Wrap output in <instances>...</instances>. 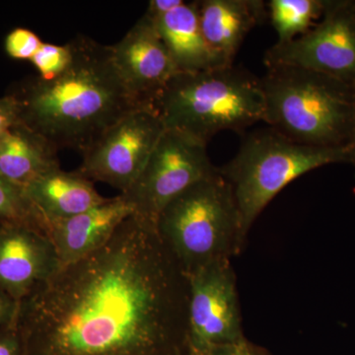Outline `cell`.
<instances>
[{"instance_id":"1","label":"cell","mask_w":355,"mask_h":355,"mask_svg":"<svg viewBox=\"0 0 355 355\" xmlns=\"http://www.w3.org/2000/svg\"><path fill=\"white\" fill-rule=\"evenodd\" d=\"M188 302L186 273L157 226L133 214L22 299L16 328L26 355H153L186 343Z\"/></svg>"},{"instance_id":"27","label":"cell","mask_w":355,"mask_h":355,"mask_svg":"<svg viewBox=\"0 0 355 355\" xmlns=\"http://www.w3.org/2000/svg\"><path fill=\"white\" fill-rule=\"evenodd\" d=\"M347 147L349 149L350 157H352V165L355 166V114L352 132H350L349 140L347 142Z\"/></svg>"},{"instance_id":"4","label":"cell","mask_w":355,"mask_h":355,"mask_svg":"<svg viewBox=\"0 0 355 355\" xmlns=\"http://www.w3.org/2000/svg\"><path fill=\"white\" fill-rule=\"evenodd\" d=\"M261 81L263 121L272 130L305 146H347L354 120V89L289 65L266 67Z\"/></svg>"},{"instance_id":"19","label":"cell","mask_w":355,"mask_h":355,"mask_svg":"<svg viewBox=\"0 0 355 355\" xmlns=\"http://www.w3.org/2000/svg\"><path fill=\"white\" fill-rule=\"evenodd\" d=\"M0 223L23 224L46 233V222L25 191L0 175Z\"/></svg>"},{"instance_id":"9","label":"cell","mask_w":355,"mask_h":355,"mask_svg":"<svg viewBox=\"0 0 355 355\" xmlns=\"http://www.w3.org/2000/svg\"><path fill=\"white\" fill-rule=\"evenodd\" d=\"M266 67L313 70L355 90V1L327 0L321 19L297 39L266 51Z\"/></svg>"},{"instance_id":"10","label":"cell","mask_w":355,"mask_h":355,"mask_svg":"<svg viewBox=\"0 0 355 355\" xmlns=\"http://www.w3.org/2000/svg\"><path fill=\"white\" fill-rule=\"evenodd\" d=\"M165 130L154 107L135 110L84 151L77 170L92 182L125 193L137 181Z\"/></svg>"},{"instance_id":"7","label":"cell","mask_w":355,"mask_h":355,"mask_svg":"<svg viewBox=\"0 0 355 355\" xmlns=\"http://www.w3.org/2000/svg\"><path fill=\"white\" fill-rule=\"evenodd\" d=\"M207 146L166 128L137 181L121 195L132 203L135 214L157 224L161 212L174 198L218 172Z\"/></svg>"},{"instance_id":"18","label":"cell","mask_w":355,"mask_h":355,"mask_svg":"<svg viewBox=\"0 0 355 355\" xmlns=\"http://www.w3.org/2000/svg\"><path fill=\"white\" fill-rule=\"evenodd\" d=\"M327 0H270L268 18L277 34V43L297 39L321 19Z\"/></svg>"},{"instance_id":"21","label":"cell","mask_w":355,"mask_h":355,"mask_svg":"<svg viewBox=\"0 0 355 355\" xmlns=\"http://www.w3.org/2000/svg\"><path fill=\"white\" fill-rule=\"evenodd\" d=\"M43 43L38 35L31 30L15 28L7 35L4 48L7 55L13 60L31 62Z\"/></svg>"},{"instance_id":"20","label":"cell","mask_w":355,"mask_h":355,"mask_svg":"<svg viewBox=\"0 0 355 355\" xmlns=\"http://www.w3.org/2000/svg\"><path fill=\"white\" fill-rule=\"evenodd\" d=\"M73 58V46L71 42L64 46L43 43L31 62L38 71L40 78L51 80L62 74Z\"/></svg>"},{"instance_id":"5","label":"cell","mask_w":355,"mask_h":355,"mask_svg":"<svg viewBox=\"0 0 355 355\" xmlns=\"http://www.w3.org/2000/svg\"><path fill=\"white\" fill-rule=\"evenodd\" d=\"M159 234L184 273L239 254L247 238L232 189L220 171L191 184L158 217Z\"/></svg>"},{"instance_id":"15","label":"cell","mask_w":355,"mask_h":355,"mask_svg":"<svg viewBox=\"0 0 355 355\" xmlns=\"http://www.w3.org/2000/svg\"><path fill=\"white\" fill-rule=\"evenodd\" d=\"M25 193L44 217L46 226L49 222L76 216L108 200L98 193L94 182L78 170L65 172L60 168L35 180Z\"/></svg>"},{"instance_id":"26","label":"cell","mask_w":355,"mask_h":355,"mask_svg":"<svg viewBox=\"0 0 355 355\" xmlns=\"http://www.w3.org/2000/svg\"><path fill=\"white\" fill-rule=\"evenodd\" d=\"M183 0H151L148 4L146 14L148 17L155 19L164 14L170 12L173 9L181 6Z\"/></svg>"},{"instance_id":"22","label":"cell","mask_w":355,"mask_h":355,"mask_svg":"<svg viewBox=\"0 0 355 355\" xmlns=\"http://www.w3.org/2000/svg\"><path fill=\"white\" fill-rule=\"evenodd\" d=\"M20 121L19 106L15 98L9 93L0 98V137Z\"/></svg>"},{"instance_id":"13","label":"cell","mask_w":355,"mask_h":355,"mask_svg":"<svg viewBox=\"0 0 355 355\" xmlns=\"http://www.w3.org/2000/svg\"><path fill=\"white\" fill-rule=\"evenodd\" d=\"M135 212L132 203L120 195L76 216L49 222L46 234L55 247L60 266L83 260L104 246Z\"/></svg>"},{"instance_id":"23","label":"cell","mask_w":355,"mask_h":355,"mask_svg":"<svg viewBox=\"0 0 355 355\" xmlns=\"http://www.w3.org/2000/svg\"><path fill=\"white\" fill-rule=\"evenodd\" d=\"M0 355H26L16 322L0 328Z\"/></svg>"},{"instance_id":"12","label":"cell","mask_w":355,"mask_h":355,"mask_svg":"<svg viewBox=\"0 0 355 355\" xmlns=\"http://www.w3.org/2000/svg\"><path fill=\"white\" fill-rule=\"evenodd\" d=\"M58 266L46 232L23 224L0 223V291L20 302Z\"/></svg>"},{"instance_id":"2","label":"cell","mask_w":355,"mask_h":355,"mask_svg":"<svg viewBox=\"0 0 355 355\" xmlns=\"http://www.w3.org/2000/svg\"><path fill=\"white\" fill-rule=\"evenodd\" d=\"M71 44L73 58L62 74L51 80L31 77L9 94L18 103L21 123L58 151L83 153L125 114L146 107L123 83L111 46L81 35Z\"/></svg>"},{"instance_id":"17","label":"cell","mask_w":355,"mask_h":355,"mask_svg":"<svg viewBox=\"0 0 355 355\" xmlns=\"http://www.w3.org/2000/svg\"><path fill=\"white\" fill-rule=\"evenodd\" d=\"M150 19L178 71L198 72L223 67L203 37L195 1H184L170 12Z\"/></svg>"},{"instance_id":"24","label":"cell","mask_w":355,"mask_h":355,"mask_svg":"<svg viewBox=\"0 0 355 355\" xmlns=\"http://www.w3.org/2000/svg\"><path fill=\"white\" fill-rule=\"evenodd\" d=\"M18 306V301L0 291V328L15 323Z\"/></svg>"},{"instance_id":"6","label":"cell","mask_w":355,"mask_h":355,"mask_svg":"<svg viewBox=\"0 0 355 355\" xmlns=\"http://www.w3.org/2000/svg\"><path fill=\"white\" fill-rule=\"evenodd\" d=\"M338 163L352 165L347 146H305L272 128L248 135L234 158L219 168L232 189L245 237L266 205L291 182Z\"/></svg>"},{"instance_id":"11","label":"cell","mask_w":355,"mask_h":355,"mask_svg":"<svg viewBox=\"0 0 355 355\" xmlns=\"http://www.w3.org/2000/svg\"><path fill=\"white\" fill-rule=\"evenodd\" d=\"M111 50L123 83L146 108L154 107L166 85L179 73L155 24L146 14Z\"/></svg>"},{"instance_id":"25","label":"cell","mask_w":355,"mask_h":355,"mask_svg":"<svg viewBox=\"0 0 355 355\" xmlns=\"http://www.w3.org/2000/svg\"><path fill=\"white\" fill-rule=\"evenodd\" d=\"M210 355H265L261 354V349L248 342L246 338L241 342L222 347L212 352Z\"/></svg>"},{"instance_id":"14","label":"cell","mask_w":355,"mask_h":355,"mask_svg":"<svg viewBox=\"0 0 355 355\" xmlns=\"http://www.w3.org/2000/svg\"><path fill=\"white\" fill-rule=\"evenodd\" d=\"M196 2L203 37L221 67H230L243 42L268 18L261 0H198Z\"/></svg>"},{"instance_id":"3","label":"cell","mask_w":355,"mask_h":355,"mask_svg":"<svg viewBox=\"0 0 355 355\" xmlns=\"http://www.w3.org/2000/svg\"><path fill=\"white\" fill-rule=\"evenodd\" d=\"M154 108L167 130L207 146L223 130L240 132L265 120L260 77L244 67L179 72L158 96Z\"/></svg>"},{"instance_id":"8","label":"cell","mask_w":355,"mask_h":355,"mask_svg":"<svg viewBox=\"0 0 355 355\" xmlns=\"http://www.w3.org/2000/svg\"><path fill=\"white\" fill-rule=\"evenodd\" d=\"M186 275V343L191 355H210L245 340L237 279L231 260L214 261Z\"/></svg>"},{"instance_id":"16","label":"cell","mask_w":355,"mask_h":355,"mask_svg":"<svg viewBox=\"0 0 355 355\" xmlns=\"http://www.w3.org/2000/svg\"><path fill=\"white\" fill-rule=\"evenodd\" d=\"M58 153L43 135L20 121L0 137V175L25 191L35 180L60 168Z\"/></svg>"}]
</instances>
